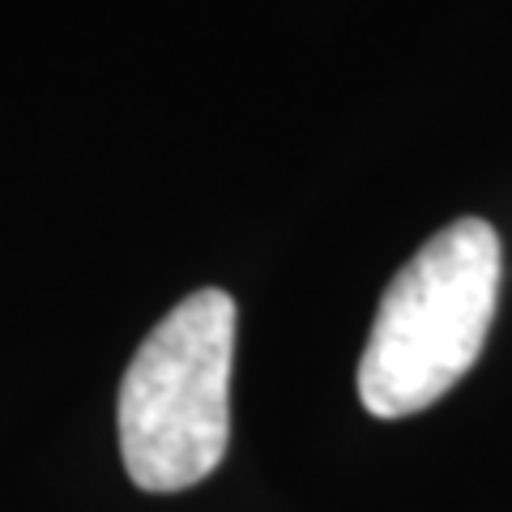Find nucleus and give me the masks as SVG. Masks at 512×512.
<instances>
[{"label":"nucleus","instance_id":"obj_1","mask_svg":"<svg viewBox=\"0 0 512 512\" xmlns=\"http://www.w3.org/2000/svg\"><path fill=\"white\" fill-rule=\"evenodd\" d=\"M500 235L457 218L397 269L359 359V402L376 419H406L478 363L500 303Z\"/></svg>","mask_w":512,"mask_h":512},{"label":"nucleus","instance_id":"obj_2","mask_svg":"<svg viewBox=\"0 0 512 512\" xmlns=\"http://www.w3.org/2000/svg\"><path fill=\"white\" fill-rule=\"evenodd\" d=\"M235 299L201 286L150 329L120 380V457L141 491L171 495L210 478L231 444Z\"/></svg>","mask_w":512,"mask_h":512}]
</instances>
